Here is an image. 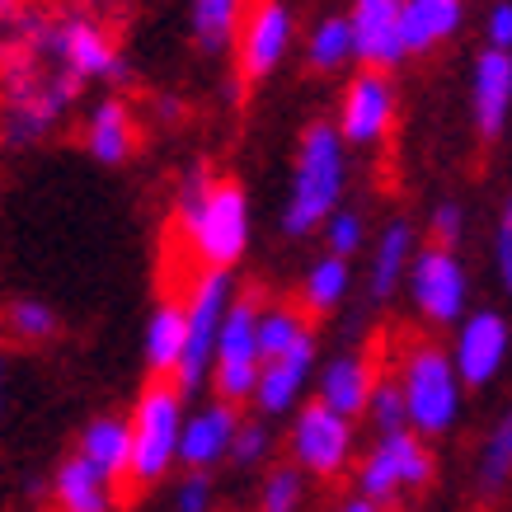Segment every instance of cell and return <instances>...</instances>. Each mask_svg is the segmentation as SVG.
I'll return each instance as SVG.
<instances>
[{
	"mask_svg": "<svg viewBox=\"0 0 512 512\" xmlns=\"http://www.w3.org/2000/svg\"><path fill=\"white\" fill-rule=\"evenodd\" d=\"M508 353V329L498 315H475L461 334V353H456V367L470 386H484L489 376L498 372V362Z\"/></svg>",
	"mask_w": 512,
	"mask_h": 512,
	"instance_id": "15",
	"label": "cell"
},
{
	"mask_svg": "<svg viewBox=\"0 0 512 512\" xmlns=\"http://www.w3.org/2000/svg\"><path fill=\"white\" fill-rule=\"evenodd\" d=\"M62 5L71 10V19H85V24L113 33V38L127 24V0H62Z\"/></svg>",
	"mask_w": 512,
	"mask_h": 512,
	"instance_id": "29",
	"label": "cell"
},
{
	"mask_svg": "<svg viewBox=\"0 0 512 512\" xmlns=\"http://www.w3.org/2000/svg\"><path fill=\"white\" fill-rule=\"evenodd\" d=\"M400 0H357L353 10V52L367 66L400 62L404 38H400Z\"/></svg>",
	"mask_w": 512,
	"mask_h": 512,
	"instance_id": "9",
	"label": "cell"
},
{
	"mask_svg": "<svg viewBox=\"0 0 512 512\" xmlns=\"http://www.w3.org/2000/svg\"><path fill=\"white\" fill-rule=\"evenodd\" d=\"M508 99H512V57L494 47V52H484L480 66H475V113H480L484 141L498 137L503 113H508Z\"/></svg>",
	"mask_w": 512,
	"mask_h": 512,
	"instance_id": "17",
	"label": "cell"
},
{
	"mask_svg": "<svg viewBox=\"0 0 512 512\" xmlns=\"http://www.w3.org/2000/svg\"><path fill=\"white\" fill-rule=\"evenodd\" d=\"M184 343H188V311L184 306H165V311L156 315V325H151V339H146L151 376H174V381H179Z\"/></svg>",
	"mask_w": 512,
	"mask_h": 512,
	"instance_id": "22",
	"label": "cell"
},
{
	"mask_svg": "<svg viewBox=\"0 0 512 512\" xmlns=\"http://www.w3.org/2000/svg\"><path fill=\"white\" fill-rule=\"evenodd\" d=\"M404 409L419 433H442L456 419V372L442 348L414 339L404 353Z\"/></svg>",
	"mask_w": 512,
	"mask_h": 512,
	"instance_id": "2",
	"label": "cell"
},
{
	"mask_svg": "<svg viewBox=\"0 0 512 512\" xmlns=\"http://www.w3.org/2000/svg\"><path fill=\"white\" fill-rule=\"evenodd\" d=\"M390 127V85L381 71H367L348 85V99H343V132L348 141H372L376 132Z\"/></svg>",
	"mask_w": 512,
	"mask_h": 512,
	"instance_id": "13",
	"label": "cell"
},
{
	"mask_svg": "<svg viewBox=\"0 0 512 512\" xmlns=\"http://www.w3.org/2000/svg\"><path fill=\"white\" fill-rule=\"evenodd\" d=\"M489 38H494L498 47H508V43H512V5L494 10V29H489Z\"/></svg>",
	"mask_w": 512,
	"mask_h": 512,
	"instance_id": "37",
	"label": "cell"
},
{
	"mask_svg": "<svg viewBox=\"0 0 512 512\" xmlns=\"http://www.w3.org/2000/svg\"><path fill=\"white\" fill-rule=\"evenodd\" d=\"M306 367H311V334L301 343H292L282 357H273L264 372H259V409L264 414H282L287 404L296 400V390H301V381H306Z\"/></svg>",
	"mask_w": 512,
	"mask_h": 512,
	"instance_id": "19",
	"label": "cell"
},
{
	"mask_svg": "<svg viewBox=\"0 0 512 512\" xmlns=\"http://www.w3.org/2000/svg\"><path fill=\"white\" fill-rule=\"evenodd\" d=\"M264 451H268L264 423H240V433H235V447H231L235 461H240V466H254V461H259Z\"/></svg>",
	"mask_w": 512,
	"mask_h": 512,
	"instance_id": "32",
	"label": "cell"
},
{
	"mask_svg": "<svg viewBox=\"0 0 512 512\" xmlns=\"http://www.w3.org/2000/svg\"><path fill=\"white\" fill-rule=\"evenodd\" d=\"M0 381H5V367H0Z\"/></svg>",
	"mask_w": 512,
	"mask_h": 512,
	"instance_id": "39",
	"label": "cell"
},
{
	"mask_svg": "<svg viewBox=\"0 0 512 512\" xmlns=\"http://www.w3.org/2000/svg\"><path fill=\"white\" fill-rule=\"evenodd\" d=\"M343 282H348V268H343V259H329V264H320L311 273V282H306V296H301V306H306V315H325L334 301H339Z\"/></svg>",
	"mask_w": 512,
	"mask_h": 512,
	"instance_id": "24",
	"label": "cell"
},
{
	"mask_svg": "<svg viewBox=\"0 0 512 512\" xmlns=\"http://www.w3.org/2000/svg\"><path fill=\"white\" fill-rule=\"evenodd\" d=\"M282 47H287V10L278 0H240V10H235V71H240V90L259 85L278 66Z\"/></svg>",
	"mask_w": 512,
	"mask_h": 512,
	"instance_id": "5",
	"label": "cell"
},
{
	"mask_svg": "<svg viewBox=\"0 0 512 512\" xmlns=\"http://www.w3.org/2000/svg\"><path fill=\"white\" fill-rule=\"evenodd\" d=\"M456 231H461V212H456V207H442L433 217V249L447 254V249L456 245Z\"/></svg>",
	"mask_w": 512,
	"mask_h": 512,
	"instance_id": "34",
	"label": "cell"
},
{
	"mask_svg": "<svg viewBox=\"0 0 512 512\" xmlns=\"http://www.w3.org/2000/svg\"><path fill=\"white\" fill-rule=\"evenodd\" d=\"M512 480V414H503L489 442H484V456H480V489L484 494H498L503 484Z\"/></svg>",
	"mask_w": 512,
	"mask_h": 512,
	"instance_id": "23",
	"label": "cell"
},
{
	"mask_svg": "<svg viewBox=\"0 0 512 512\" xmlns=\"http://www.w3.org/2000/svg\"><path fill=\"white\" fill-rule=\"evenodd\" d=\"M5 325H10V334L24 343H43L57 334V315L47 311V306H38V301H15L10 311H5Z\"/></svg>",
	"mask_w": 512,
	"mask_h": 512,
	"instance_id": "25",
	"label": "cell"
},
{
	"mask_svg": "<svg viewBox=\"0 0 512 512\" xmlns=\"http://www.w3.org/2000/svg\"><path fill=\"white\" fill-rule=\"evenodd\" d=\"M414 292H419V306L433 315L437 325H447L461 315V296H466V278H461V268L451 254L442 249H428L423 254L419 273H414Z\"/></svg>",
	"mask_w": 512,
	"mask_h": 512,
	"instance_id": "11",
	"label": "cell"
},
{
	"mask_svg": "<svg viewBox=\"0 0 512 512\" xmlns=\"http://www.w3.org/2000/svg\"><path fill=\"white\" fill-rule=\"evenodd\" d=\"M235 433H240L235 404H212L207 414H198V419L184 428V437H179V461L202 475V470L217 466L221 456L235 447Z\"/></svg>",
	"mask_w": 512,
	"mask_h": 512,
	"instance_id": "10",
	"label": "cell"
},
{
	"mask_svg": "<svg viewBox=\"0 0 512 512\" xmlns=\"http://www.w3.org/2000/svg\"><path fill=\"white\" fill-rule=\"evenodd\" d=\"M461 19V0H409L400 19V38L404 52H423L433 47L437 38H447Z\"/></svg>",
	"mask_w": 512,
	"mask_h": 512,
	"instance_id": "21",
	"label": "cell"
},
{
	"mask_svg": "<svg viewBox=\"0 0 512 512\" xmlns=\"http://www.w3.org/2000/svg\"><path fill=\"white\" fill-rule=\"evenodd\" d=\"M376 343H372V353L367 357H339L334 367L325 372V386H320V400L334 409V414H362L367 404H372L376 395Z\"/></svg>",
	"mask_w": 512,
	"mask_h": 512,
	"instance_id": "12",
	"label": "cell"
},
{
	"mask_svg": "<svg viewBox=\"0 0 512 512\" xmlns=\"http://www.w3.org/2000/svg\"><path fill=\"white\" fill-rule=\"evenodd\" d=\"M301 503V475L292 466H278L264 480V512H292Z\"/></svg>",
	"mask_w": 512,
	"mask_h": 512,
	"instance_id": "31",
	"label": "cell"
},
{
	"mask_svg": "<svg viewBox=\"0 0 512 512\" xmlns=\"http://www.w3.org/2000/svg\"><path fill=\"white\" fill-rule=\"evenodd\" d=\"M433 480V456L414 433H390L381 437V447L367 456L362 466V494L381 503L395 489H419V484Z\"/></svg>",
	"mask_w": 512,
	"mask_h": 512,
	"instance_id": "7",
	"label": "cell"
},
{
	"mask_svg": "<svg viewBox=\"0 0 512 512\" xmlns=\"http://www.w3.org/2000/svg\"><path fill=\"white\" fill-rule=\"evenodd\" d=\"M404 249H409V226H390L386 240H381V254H376V273H372V292L386 296L400 278V264H404Z\"/></svg>",
	"mask_w": 512,
	"mask_h": 512,
	"instance_id": "26",
	"label": "cell"
},
{
	"mask_svg": "<svg viewBox=\"0 0 512 512\" xmlns=\"http://www.w3.org/2000/svg\"><path fill=\"white\" fill-rule=\"evenodd\" d=\"M179 381L174 376H151L137 400V419H132V470H127V489H146L156 484L170 461L179 456Z\"/></svg>",
	"mask_w": 512,
	"mask_h": 512,
	"instance_id": "1",
	"label": "cell"
},
{
	"mask_svg": "<svg viewBox=\"0 0 512 512\" xmlns=\"http://www.w3.org/2000/svg\"><path fill=\"white\" fill-rule=\"evenodd\" d=\"M343 512H376V503H372V498H353Z\"/></svg>",
	"mask_w": 512,
	"mask_h": 512,
	"instance_id": "38",
	"label": "cell"
},
{
	"mask_svg": "<svg viewBox=\"0 0 512 512\" xmlns=\"http://www.w3.org/2000/svg\"><path fill=\"white\" fill-rule=\"evenodd\" d=\"M113 33L94 29L85 19H62V52H66V66L76 71L80 80L90 76H113L118 71V52H113Z\"/></svg>",
	"mask_w": 512,
	"mask_h": 512,
	"instance_id": "18",
	"label": "cell"
},
{
	"mask_svg": "<svg viewBox=\"0 0 512 512\" xmlns=\"http://www.w3.org/2000/svg\"><path fill=\"white\" fill-rule=\"evenodd\" d=\"M292 451L296 461L320 475V480H334L348 466V451H353V433H348V419L334 414L325 400L306 404L296 414V433H292Z\"/></svg>",
	"mask_w": 512,
	"mask_h": 512,
	"instance_id": "6",
	"label": "cell"
},
{
	"mask_svg": "<svg viewBox=\"0 0 512 512\" xmlns=\"http://www.w3.org/2000/svg\"><path fill=\"white\" fill-rule=\"evenodd\" d=\"M235 10H240V0H198V38L202 47H221L226 43V33L235 29Z\"/></svg>",
	"mask_w": 512,
	"mask_h": 512,
	"instance_id": "27",
	"label": "cell"
},
{
	"mask_svg": "<svg viewBox=\"0 0 512 512\" xmlns=\"http://www.w3.org/2000/svg\"><path fill=\"white\" fill-rule=\"evenodd\" d=\"M137 146H141V132H137L132 109H127L123 99H104V104L94 109V118H90V151L99 160L118 165V160H127Z\"/></svg>",
	"mask_w": 512,
	"mask_h": 512,
	"instance_id": "20",
	"label": "cell"
},
{
	"mask_svg": "<svg viewBox=\"0 0 512 512\" xmlns=\"http://www.w3.org/2000/svg\"><path fill=\"white\" fill-rule=\"evenodd\" d=\"M367 409H372L376 428H381L386 437H390V433H404V423H409V409H404V390L395 386V381H381Z\"/></svg>",
	"mask_w": 512,
	"mask_h": 512,
	"instance_id": "30",
	"label": "cell"
},
{
	"mask_svg": "<svg viewBox=\"0 0 512 512\" xmlns=\"http://www.w3.org/2000/svg\"><path fill=\"white\" fill-rule=\"evenodd\" d=\"M80 456L109 484H127V470H132V423L94 419L85 428V437H80Z\"/></svg>",
	"mask_w": 512,
	"mask_h": 512,
	"instance_id": "16",
	"label": "cell"
},
{
	"mask_svg": "<svg viewBox=\"0 0 512 512\" xmlns=\"http://www.w3.org/2000/svg\"><path fill=\"white\" fill-rule=\"evenodd\" d=\"M221 296H226V273H212V278L198 287V296H193V311H188L184 362H179V390H198L202 376H207V367H212V343H217Z\"/></svg>",
	"mask_w": 512,
	"mask_h": 512,
	"instance_id": "8",
	"label": "cell"
},
{
	"mask_svg": "<svg viewBox=\"0 0 512 512\" xmlns=\"http://www.w3.org/2000/svg\"><path fill=\"white\" fill-rule=\"evenodd\" d=\"M339 179H343V160H339V141L325 123H315L301 141V165H296V193L287 207V231L301 235L311 231L315 221L325 217L334 198H339Z\"/></svg>",
	"mask_w": 512,
	"mask_h": 512,
	"instance_id": "3",
	"label": "cell"
},
{
	"mask_svg": "<svg viewBox=\"0 0 512 512\" xmlns=\"http://www.w3.org/2000/svg\"><path fill=\"white\" fill-rule=\"evenodd\" d=\"M348 52H353V24H343V19H329L325 29L315 33V43H311V66L329 71V66H339Z\"/></svg>",
	"mask_w": 512,
	"mask_h": 512,
	"instance_id": "28",
	"label": "cell"
},
{
	"mask_svg": "<svg viewBox=\"0 0 512 512\" xmlns=\"http://www.w3.org/2000/svg\"><path fill=\"white\" fill-rule=\"evenodd\" d=\"M52 498H57V512H113V503H118L113 484L85 456L62 461L57 480H52Z\"/></svg>",
	"mask_w": 512,
	"mask_h": 512,
	"instance_id": "14",
	"label": "cell"
},
{
	"mask_svg": "<svg viewBox=\"0 0 512 512\" xmlns=\"http://www.w3.org/2000/svg\"><path fill=\"white\" fill-rule=\"evenodd\" d=\"M357 217H339L334 226H329V245H334V254H353L357 249Z\"/></svg>",
	"mask_w": 512,
	"mask_h": 512,
	"instance_id": "35",
	"label": "cell"
},
{
	"mask_svg": "<svg viewBox=\"0 0 512 512\" xmlns=\"http://www.w3.org/2000/svg\"><path fill=\"white\" fill-rule=\"evenodd\" d=\"M259 306H264V287H249L235 311L226 315L217 339V390L221 404L245 400L249 390H259Z\"/></svg>",
	"mask_w": 512,
	"mask_h": 512,
	"instance_id": "4",
	"label": "cell"
},
{
	"mask_svg": "<svg viewBox=\"0 0 512 512\" xmlns=\"http://www.w3.org/2000/svg\"><path fill=\"white\" fill-rule=\"evenodd\" d=\"M498 259H503V282L512 287V202L503 212V226H498Z\"/></svg>",
	"mask_w": 512,
	"mask_h": 512,
	"instance_id": "36",
	"label": "cell"
},
{
	"mask_svg": "<svg viewBox=\"0 0 512 512\" xmlns=\"http://www.w3.org/2000/svg\"><path fill=\"white\" fill-rule=\"evenodd\" d=\"M174 508H179V512H207V508H212V480L193 470V475L179 484V498H174Z\"/></svg>",
	"mask_w": 512,
	"mask_h": 512,
	"instance_id": "33",
	"label": "cell"
}]
</instances>
